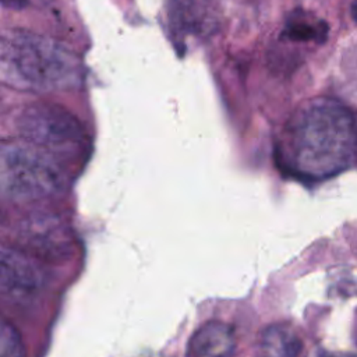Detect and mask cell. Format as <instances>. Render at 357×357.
<instances>
[{"label":"cell","mask_w":357,"mask_h":357,"mask_svg":"<svg viewBox=\"0 0 357 357\" xmlns=\"http://www.w3.org/2000/svg\"><path fill=\"white\" fill-rule=\"evenodd\" d=\"M212 0H174L173 15L177 20V25L185 28L188 32H201L205 29V24L212 25L206 15L212 18Z\"/></svg>","instance_id":"30bf717a"},{"label":"cell","mask_w":357,"mask_h":357,"mask_svg":"<svg viewBox=\"0 0 357 357\" xmlns=\"http://www.w3.org/2000/svg\"><path fill=\"white\" fill-rule=\"evenodd\" d=\"M21 138L52 153H77L85 134L79 120L67 109L52 103H35L22 109L17 119Z\"/></svg>","instance_id":"277c9868"},{"label":"cell","mask_w":357,"mask_h":357,"mask_svg":"<svg viewBox=\"0 0 357 357\" xmlns=\"http://www.w3.org/2000/svg\"><path fill=\"white\" fill-rule=\"evenodd\" d=\"M25 236L28 237L29 244L40 252H52L56 255L67 245L66 231L54 220L32 222L28 226Z\"/></svg>","instance_id":"9c48e42d"},{"label":"cell","mask_w":357,"mask_h":357,"mask_svg":"<svg viewBox=\"0 0 357 357\" xmlns=\"http://www.w3.org/2000/svg\"><path fill=\"white\" fill-rule=\"evenodd\" d=\"M1 79L13 88L53 92L82 81L79 59L60 42L28 31H8L1 38Z\"/></svg>","instance_id":"7a4b0ae2"},{"label":"cell","mask_w":357,"mask_h":357,"mask_svg":"<svg viewBox=\"0 0 357 357\" xmlns=\"http://www.w3.org/2000/svg\"><path fill=\"white\" fill-rule=\"evenodd\" d=\"M357 130L340 103L318 98L298 107L278 141V162L293 177L314 181L353 163Z\"/></svg>","instance_id":"6da1fadb"},{"label":"cell","mask_w":357,"mask_h":357,"mask_svg":"<svg viewBox=\"0 0 357 357\" xmlns=\"http://www.w3.org/2000/svg\"><path fill=\"white\" fill-rule=\"evenodd\" d=\"M43 283V272L32 257L15 248H3L0 262L3 296L11 301H24L32 298Z\"/></svg>","instance_id":"5b68a950"},{"label":"cell","mask_w":357,"mask_h":357,"mask_svg":"<svg viewBox=\"0 0 357 357\" xmlns=\"http://www.w3.org/2000/svg\"><path fill=\"white\" fill-rule=\"evenodd\" d=\"M236 350L233 326L220 321H209L199 326L188 342L191 357H231Z\"/></svg>","instance_id":"8992f818"},{"label":"cell","mask_w":357,"mask_h":357,"mask_svg":"<svg viewBox=\"0 0 357 357\" xmlns=\"http://www.w3.org/2000/svg\"><path fill=\"white\" fill-rule=\"evenodd\" d=\"M25 1L26 0H1V4L10 8H20V7H24Z\"/></svg>","instance_id":"7c38bea8"},{"label":"cell","mask_w":357,"mask_h":357,"mask_svg":"<svg viewBox=\"0 0 357 357\" xmlns=\"http://www.w3.org/2000/svg\"><path fill=\"white\" fill-rule=\"evenodd\" d=\"M258 351L262 357H300L303 340L290 325L273 324L261 332Z\"/></svg>","instance_id":"52a82bcc"},{"label":"cell","mask_w":357,"mask_h":357,"mask_svg":"<svg viewBox=\"0 0 357 357\" xmlns=\"http://www.w3.org/2000/svg\"><path fill=\"white\" fill-rule=\"evenodd\" d=\"M0 349L1 357H25L21 335L10 322H3L1 325Z\"/></svg>","instance_id":"8fae6325"},{"label":"cell","mask_w":357,"mask_h":357,"mask_svg":"<svg viewBox=\"0 0 357 357\" xmlns=\"http://www.w3.org/2000/svg\"><path fill=\"white\" fill-rule=\"evenodd\" d=\"M67 170L59 158L26 141L1 146V188L14 201H35L66 188Z\"/></svg>","instance_id":"3957f363"},{"label":"cell","mask_w":357,"mask_h":357,"mask_svg":"<svg viewBox=\"0 0 357 357\" xmlns=\"http://www.w3.org/2000/svg\"><path fill=\"white\" fill-rule=\"evenodd\" d=\"M350 14H351V18L357 22V0L351 1V4H350Z\"/></svg>","instance_id":"4fadbf2b"},{"label":"cell","mask_w":357,"mask_h":357,"mask_svg":"<svg viewBox=\"0 0 357 357\" xmlns=\"http://www.w3.org/2000/svg\"><path fill=\"white\" fill-rule=\"evenodd\" d=\"M329 26L324 20L297 10L286 21L280 39L289 42H317L322 43L328 38Z\"/></svg>","instance_id":"ba28073f"}]
</instances>
